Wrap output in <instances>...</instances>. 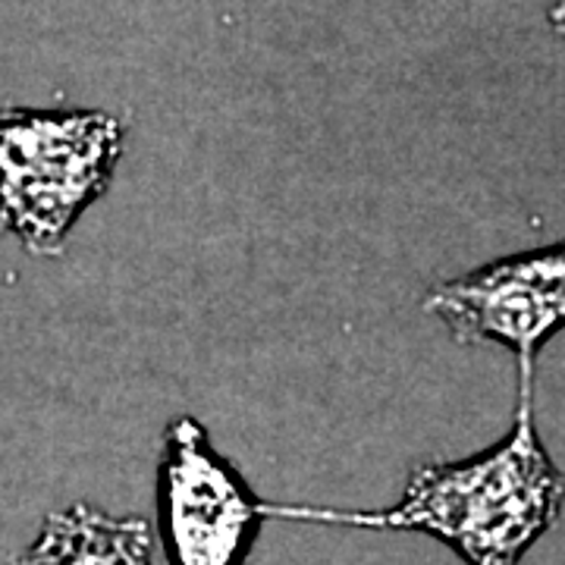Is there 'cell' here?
Here are the masks:
<instances>
[{"instance_id":"obj_1","label":"cell","mask_w":565,"mask_h":565,"mask_svg":"<svg viewBox=\"0 0 565 565\" xmlns=\"http://www.w3.org/2000/svg\"><path fill=\"white\" fill-rule=\"evenodd\" d=\"M563 505L565 475L537 437L531 390H519L515 424L500 444L462 462L424 465L390 509L333 512L264 503V515L418 531L452 546L468 565H519L559 519Z\"/></svg>"},{"instance_id":"obj_2","label":"cell","mask_w":565,"mask_h":565,"mask_svg":"<svg viewBox=\"0 0 565 565\" xmlns=\"http://www.w3.org/2000/svg\"><path fill=\"white\" fill-rule=\"evenodd\" d=\"M120 158L122 126L104 110H0V233L61 255Z\"/></svg>"},{"instance_id":"obj_3","label":"cell","mask_w":565,"mask_h":565,"mask_svg":"<svg viewBox=\"0 0 565 565\" xmlns=\"http://www.w3.org/2000/svg\"><path fill=\"white\" fill-rule=\"evenodd\" d=\"M158 512L170 565H243L267 519L243 475L189 415L163 430Z\"/></svg>"},{"instance_id":"obj_4","label":"cell","mask_w":565,"mask_h":565,"mask_svg":"<svg viewBox=\"0 0 565 565\" xmlns=\"http://www.w3.org/2000/svg\"><path fill=\"white\" fill-rule=\"evenodd\" d=\"M424 311L459 343H500L519 359V386H534V362L565 327V243L512 255L437 282Z\"/></svg>"},{"instance_id":"obj_5","label":"cell","mask_w":565,"mask_h":565,"mask_svg":"<svg viewBox=\"0 0 565 565\" xmlns=\"http://www.w3.org/2000/svg\"><path fill=\"white\" fill-rule=\"evenodd\" d=\"M10 565H151V531L141 519L70 505L54 512L39 541Z\"/></svg>"}]
</instances>
